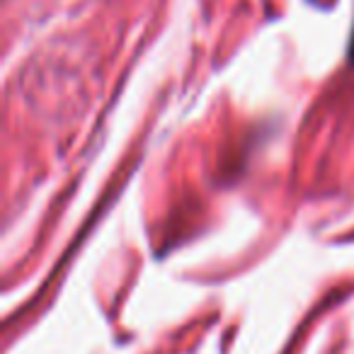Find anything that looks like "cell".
I'll list each match as a JSON object with an SVG mask.
<instances>
[{
	"label": "cell",
	"instance_id": "obj_1",
	"mask_svg": "<svg viewBox=\"0 0 354 354\" xmlns=\"http://www.w3.org/2000/svg\"><path fill=\"white\" fill-rule=\"evenodd\" d=\"M347 61L349 66L354 68V25H352V32H349V46H347Z\"/></svg>",
	"mask_w": 354,
	"mask_h": 354
}]
</instances>
